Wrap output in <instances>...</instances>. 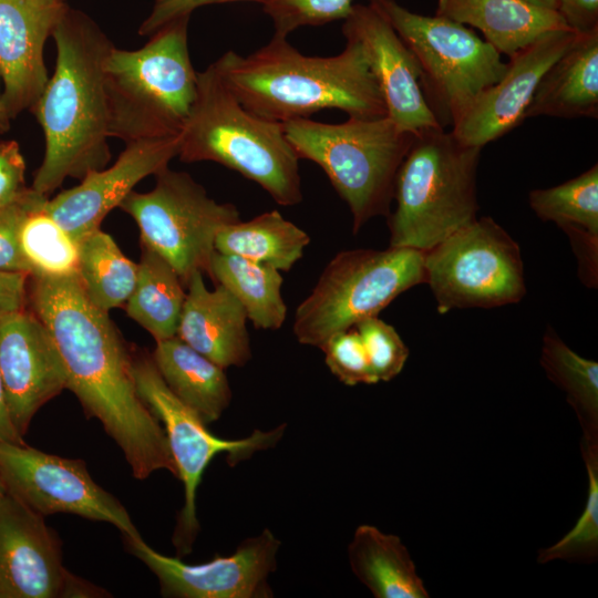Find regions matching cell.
<instances>
[{"label":"cell","mask_w":598,"mask_h":598,"mask_svg":"<svg viewBox=\"0 0 598 598\" xmlns=\"http://www.w3.org/2000/svg\"><path fill=\"white\" fill-rule=\"evenodd\" d=\"M28 302L56 346L66 389L121 447L134 477L145 480L159 470L177 477L165 431L137 394L133 357L109 312L87 299L76 274L30 276Z\"/></svg>","instance_id":"cell-1"},{"label":"cell","mask_w":598,"mask_h":598,"mask_svg":"<svg viewBox=\"0 0 598 598\" xmlns=\"http://www.w3.org/2000/svg\"><path fill=\"white\" fill-rule=\"evenodd\" d=\"M52 38L54 72L31 110L45 142L31 187L45 196L69 177L81 181L104 168L111 158L103 64L113 43L89 16L70 7Z\"/></svg>","instance_id":"cell-2"},{"label":"cell","mask_w":598,"mask_h":598,"mask_svg":"<svg viewBox=\"0 0 598 598\" xmlns=\"http://www.w3.org/2000/svg\"><path fill=\"white\" fill-rule=\"evenodd\" d=\"M225 85L257 116L278 123L327 109L349 117L386 116L379 84L360 45L347 40L331 56L305 55L274 34L254 53L227 51L213 62Z\"/></svg>","instance_id":"cell-3"},{"label":"cell","mask_w":598,"mask_h":598,"mask_svg":"<svg viewBox=\"0 0 598 598\" xmlns=\"http://www.w3.org/2000/svg\"><path fill=\"white\" fill-rule=\"evenodd\" d=\"M179 136L182 162L224 165L257 183L281 206L302 200L299 157L282 123L248 111L214 63L197 72L196 99Z\"/></svg>","instance_id":"cell-4"},{"label":"cell","mask_w":598,"mask_h":598,"mask_svg":"<svg viewBox=\"0 0 598 598\" xmlns=\"http://www.w3.org/2000/svg\"><path fill=\"white\" fill-rule=\"evenodd\" d=\"M189 18L166 24L140 49L111 48L103 64L110 137L128 143L181 134L197 93Z\"/></svg>","instance_id":"cell-5"},{"label":"cell","mask_w":598,"mask_h":598,"mask_svg":"<svg viewBox=\"0 0 598 598\" xmlns=\"http://www.w3.org/2000/svg\"><path fill=\"white\" fill-rule=\"evenodd\" d=\"M481 147L443 127L414 136L395 177L390 246L426 251L477 216Z\"/></svg>","instance_id":"cell-6"},{"label":"cell","mask_w":598,"mask_h":598,"mask_svg":"<svg viewBox=\"0 0 598 598\" xmlns=\"http://www.w3.org/2000/svg\"><path fill=\"white\" fill-rule=\"evenodd\" d=\"M282 127L299 159L318 164L347 203L354 234L370 219L388 217L395 177L415 134L389 116L349 117L340 124L306 117Z\"/></svg>","instance_id":"cell-7"},{"label":"cell","mask_w":598,"mask_h":598,"mask_svg":"<svg viewBox=\"0 0 598 598\" xmlns=\"http://www.w3.org/2000/svg\"><path fill=\"white\" fill-rule=\"evenodd\" d=\"M424 251L391 247L337 254L297 307L299 343L320 348L331 336L378 316L399 295L425 282Z\"/></svg>","instance_id":"cell-8"},{"label":"cell","mask_w":598,"mask_h":598,"mask_svg":"<svg viewBox=\"0 0 598 598\" xmlns=\"http://www.w3.org/2000/svg\"><path fill=\"white\" fill-rule=\"evenodd\" d=\"M367 1L414 54L425 99L442 126L453 125L505 73L501 53L464 24L412 12L395 0Z\"/></svg>","instance_id":"cell-9"},{"label":"cell","mask_w":598,"mask_h":598,"mask_svg":"<svg viewBox=\"0 0 598 598\" xmlns=\"http://www.w3.org/2000/svg\"><path fill=\"white\" fill-rule=\"evenodd\" d=\"M424 269L441 315L512 305L526 293L519 245L489 216L476 217L424 251Z\"/></svg>","instance_id":"cell-10"},{"label":"cell","mask_w":598,"mask_h":598,"mask_svg":"<svg viewBox=\"0 0 598 598\" xmlns=\"http://www.w3.org/2000/svg\"><path fill=\"white\" fill-rule=\"evenodd\" d=\"M155 177L150 192H131L120 208L137 224L142 245L162 256L186 287L195 272H208L218 231L238 221L239 212L209 197L185 172L167 166Z\"/></svg>","instance_id":"cell-11"},{"label":"cell","mask_w":598,"mask_h":598,"mask_svg":"<svg viewBox=\"0 0 598 598\" xmlns=\"http://www.w3.org/2000/svg\"><path fill=\"white\" fill-rule=\"evenodd\" d=\"M133 378L141 400L164 424L171 453L177 467V477L184 485V505L179 512L173 535L178 555L192 551L199 532L196 516V491L212 460L221 453L231 464L248 458L255 452L276 444L282 436L285 425L239 440L217 437L208 431L202 419L183 403L161 377L152 354L133 357Z\"/></svg>","instance_id":"cell-12"},{"label":"cell","mask_w":598,"mask_h":598,"mask_svg":"<svg viewBox=\"0 0 598 598\" xmlns=\"http://www.w3.org/2000/svg\"><path fill=\"white\" fill-rule=\"evenodd\" d=\"M6 491L42 516L73 514L141 537L121 502L91 477L83 460L49 454L25 443H0Z\"/></svg>","instance_id":"cell-13"},{"label":"cell","mask_w":598,"mask_h":598,"mask_svg":"<svg viewBox=\"0 0 598 598\" xmlns=\"http://www.w3.org/2000/svg\"><path fill=\"white\" fill-rule=\"evenodd\" d=\"M62 564L61 540L13 495L0 496V598L102 597Z\"/></svg>","instance_id":"cell-14"},{"label":"cell","mask_w":598,"mask_h":598,"mask_svg":"<svg viewBox=\"0 0 598 598\" xmlns=\"http://www.w3.org/2000/svg\"><path fill=\"white\" fill-rule=\"evenodd\" d=\"M131 554L157 577L161 594L175 598H266L268 576L276 569L280 540L269 529L247 538L229 556L189 565L165 556L142 537H124Z\"/></svg>","instance_id":"cell-15"},{"label":"cell","mask_w":598,"mask_h":598,"mask_svg":"<svg viewBox=\"0 0 598 598\" xmlns=\"http://www.w3.org/2000/svg\"><path fill=\"white\" fill-rule=\"evenodd\" d=\"M0 377L11 422L21 437L34 414L66 389L56 346L28 307L0 319Z\"/></svg>","instance_id":"cell-16"},{"label":"cell","mask_w":598,"mask_h":598,"mask_svg":"<svg viewBox=\"0 0 598 598\" xmlns=\"http://www.w3.org/2000/svg\"><path fill=\"white\" fill-rule=\"evenodd\" d=\"M126 146L110 166L89 172L80 184L44 204L45 212L78 244L101 228L106 215L120 207L145 177L156 175L178 155L181 136L138 140Z\"/></svg>","instance_id":"cell-17"},{"label":"cell","mask_w":598,"mask_h":598,"mask_svg":"<svg viewBox=\"0 0 598 598\" xmlns=\"http://www.w3.org/2000/svg\"><path fill=\"white\" fill-rule=\"evenodd\" d=\"M342 34L362 49L381 90L386 116L415 135L443 127L425 99L414 54L378 10L369 3L353 4L343 20Z\"/></svg>","instance_id":"cell-18"},{"label":"cell","mask_w":598,"mask_h":598,"mask_svg":"<svg viewBox=\"0 0 598 598\" xmlns=\"http://www.w3.org/2000/svg\"><path fill=\"white\" fill-rule=\"evenodd\" d=\"M577 34L570 29L550 31L509 56L501 80L484 90L452 125L453 135L482 148L520 125L542 76Z\"/></svg>","instance_id":"cell-19"},{"label":"cell","mask_w":598,"mask_h":598,"mask_svg":"<svg viewBox=\"0 0 598 598\" xmlns=\"http://www.w3.org/2000/svg\"><path fill=\"white\" fill-rule=\"evenodd\" d=\"M68 7L66 0H0L1 97L11 120L42 94L49 80L44 43Z\"/></svg>","instance_id":"cell-20"},{"label":"cell","mask_w":598,"mask_h":598,"mask_svg":"<svg viewBox=\"0 0 598 598\" xmlns=\"http://www.w3.org/2000/svg\"><path fill=\"white\" fill-rule=\"evenodd\" d=\"M186 288L176 336L223 369L245 365L251 349L241 303L221 285L207 289L202 271Z\"/></svg>","instance_id":"cell-21"},{"label":"cell","mask_w":598,"mask_h":598,"mask_svg":"<svg viewBox=\"0 0 598 598\" xmlns=\"http://www.w3.org/2000/svg\"><path fill=\"white\" fill-rule=\"evenodd\" d=\"M542 115L598 117V28L578 33L542 76L526 118Z\"/></svg>","instance_id":"cell-22"},{"label":"cell","mask_w":598,"mask_h":598,"mask_svg":"<svg viewBox=\"0 0 598 598\" xmlns=\"http://www.w3.org/2000/svg\"><path fill=\"white\" fill-rule=\"evenodd\" d=\"M435 14L478 29L508 58L550 31L569 29L557 10L525 0H439Z\"/></svg>","instance_id":"cell-23"},{"label":"cell","mask_w":598,"mask_h":598,"mask_svg":"<svg viewBox=\"0 0 598 598\" xmlns=\"http://www.w3.org/2000/svg\"><path fill=\"white\" fill-rule=\"evenodd\" d=\"M153 361L169 390L205 424L218 420L231 401L225 369L177 336L156 342Z\"/></svg>","instance_id":"cell-24"},{"label":"cell","mask_w":598,"mask_h":598,"mask_svg":"<svg viewBox=\"0 0 598 598\" xmlns=\"http://www.w3.org/2000/svg\"><path fill=\"white\" fill-rule=\"evenodd\" d=\"M354 576L375 598H427L423 580L399 536L362 524L348 546Z\"/></svg>","instance_id":"cell-25"},{"label":"cell","mask_w":598,"mask_h":598,"mask_svg":"<svg viewBox=\"0 0 598 598\" xmlns=\"http://www.w3.org/2000/svg\"><path fill=\"white\" fill-rule=\"evenodd\" d=\"M309 243L305 230L278 210H269L223 227L215 239V251L288 271L302 257Z\"/></svg>","instance_id":"cell-26"},{"label":"cell","mask_w":598,"mask_h":598,"mask_svg":"<svg viewBox=\"0 0 598 598\" xmlns=\"http://www.w3.org/2000/svg\"><path fill=\"white\" fill-rule=\"evenodd\" d=\"M137 265L135 287L125 303L126 313L156 342L169 339L177 333L185 286L175 269L145 245Z\"/></svg>","instance_id":"cell-27"},{"label":"cell","mask_w":598,"mask_h":598,"mask_svg":"<svg viewBox=\"0 0 598 598\" xmlns=\"http://www.w3.org/2000/svg\"><path fill=\"white\" fill-rule=\"evenodd\" d=\"M280 272L271 266L217 251L212 257L208 270L217 285L237 298L248 320L264 330L281 328L287 317Z\"/></svg>","instance_id":"cell-28"},{"label":"cell","mask_w":598,"mask_h":598,"mask_svg":"<svg viewBox=\"0 0 598 598\" xmlns=\"http://www.w3.org/2000/svg\"><path fill=\"white\" fill-rule=\"evenodd\" d=\"M540 365L566 393L582 430L580 448L598 447V363L571 350L551 327L543 337Z\"/></svg>","instance_id":"cell-29"},{"label":"cell","mask_w":598,"mask_h":598,"mask_svg":"<svg viewBox=\"0 0 598 598\" xmlns=\"http://www.w3.org/2000/svg\"><path fill=\"white\" fill-rule=\"evenodd\" d=\"M78 245L76 276L87 299L106 312L124 306L135 287L138 265L101 228Z\"/></svg>","instance_id":"cell-30"},{"label":"cell","mask_w":598,"mask_h":598,"mask_svg":"<svg viewBox=\"0 0 598 598\" xmlns=\"http://www.w3.org/2000/svg\"><path fill=\"white\" fill-rule=\"evenodd\" d=\"M47 199L48 196L34 190L19 228L20 251L30 276L76 274L79 245L45 212Z\"/></svg>","instance_id":"cell-31"},{"label":"cell","mask_w":598,"mask_h":598,"mask_svg":"<svg viewBox=\"0 0 598 598\" xmlns=\"http://www.w3.org/2000/svg\"><path fill=\"white\" fill-rule=\"evenodd\" d=\"M528 202L544 221L598 234V165L557 186L530 190Z\"/></svg>","instance_id":"cell-32"},{"label":"cell","mask_w":598,"mask_h":598,"mask_svg":"<svg viewBox=\"0 0 598 598\" xmlns=\"http://www.w3.org/2000/svg\"><path fill=\"white\" fill-rule=\"evenodd\" d=\"M588 475L586 505L575 526L559 540L538 551L539 564L554 560H596L598 554V448L581 450Z\"/></svg>","instance_id":"cell-33"},{"label":"cell","mask_w":598,"mask_h":598,"mask_svg":"<svg viewBox=\"0 0 598 598\" xmlns=\"http://www.w3.org/2000/svg\"><path fill=\"white\" fill-rule=\"evenodd\" d=\"M353 4L352 0H269L262 10L271 19L275 34L288 37L300 27L344 20Z\"/></svg>","instance_id":"cell-34"},{"label":"cell","mask_w":598,"mask_h":598,"mask_svg":"<svg viewBox=\"0 0 598 598\" xmlns=\"http://www.w3.org/2000/svg\"><path fill=\"white\" fill-rule=\"evenodd\" d=\"M354 328L361 337L378 382L395 378L409 358V349L396 330L378 316L361 320Z\"/></svg>","instance_id":"cell-35"},{"label":"cell","mask_w":598,"mask_h":598,"mask_svg":"<svg viewBox=\"0 0 598 598\" xmlns=\"http://www.w3.org/2000/svg\"><path fill=\"white\" fill-rule=\"evenodd\" d=\"M320 349L331 373L347 385L373 384L372 371L360 334L354 327L331 336Z\"/></svg>","instance_id":"cell-36"},{"label":"cell","mask_w":598,"mask_h":598,"mask_svg":"<svg viewBox=\"0 0 598 598\" xmlns=\"http://www.w3.org/2000/svg\"><path fill=\"white\" fill-rule=\"evenodd\" d=\"M33 193L29 187L20 200L0 208V270L30 275L19 247V228Z\"/></svg>","instance_id":"cell-37"},{"label":"cell","mask_w":598,"mask_h":598,"mask_svg":"<svg viewBox=\"0 0 598 598\" xmlns=\"http://www.w3.org/2000/svg\"><path fill=\"white\" fill-rule=\"evenodd\" d=\"M25 162L16 141H0V208L22 198L25 186Z\"/></svg>","instance_id":"cell-38"},{"label":"cell","mask_w":598,"mask_h":598,"mask_svg":"<svg viewBox=\"0 0 598 598\" xmlns=\"http://www.w3.org/2000/svg\"><path fill=\"white\" fill-rule=\"evenodd\" d=\"M236 1H252L264 4L269 0H153L151 11L141 23L137 32L140 35L151 37L168 23L184 17H190L200 7Z\"/></svg>","instance_id":"cell-39"},{"label":"cell","mask_w":598,"mask_h":598,"mask_svg":"<svg viewBox=\"0 0 598 598\" xmlns=\"http://www.w3.org/2000/svg\"><path fill=\"white\" fill-rule=\"evenodd\" d=\"M569 237L578 259V272L582 282L588 287H597L598 234L573 226L560 227Z\"/></svg>","instance_id":"cell-40"},{"label":"cell","mask_w":598,"mask_h":598,"mask_svg":"<svg viewBox=\"0 0 598 598\" xmlns=\"http://www.w3.org/2000/svg\"><path fill=\"white\" fill-rule=\"evenodd\" d=\"M30 275L0 270V319L28 306Z\"/></svg>","instance_id":"cell-41"},{"label":"cell","mask_w":598,"mask_h":598,"mask_svg":"<svg viewBox=\"0 0 598 598\" xmlns=\"http://www.w3.org/2000/svg\"><path fill=\"white\" fill-rule=\"evenodd\" d=\"M557 11L567 27L577 33L598 28V0H558Z\"/></svg>","instance_id":"cell-42"},{"label":"cell","mask_w":598,"mask_h":598,"mask_svg":"<svg viewBox=\"0 0 598 598\" xmlns=\"http://www.w3.org/2000/svg\"><path fill=\"white\" fill-rule=\"evenodd\" d=\"M1 442L24 443V440L17 433L11 422L0 377V443Z\"/></svg>","instance_id":"cell-43"},{"label":"cell","mask_w":598,"mask_h":598,"mask_svg":"<svg viewBox=\"0 0 598 598\" xmlns=\"http://www.w3.org/2000/svg\"><path fill=\"white\" fill-rule=\"evenodd\" d=\"M10 121H11V118L9 117V115H8V113H7L6 109H4L2 97H1V93H0V134L6 133L9 130Z\"/></svg>","instance_id":"cell-44"},{"label":"cell","mask_w":598,"mask_h":598,"mask_svg":"<svg viewBox=\"0 0 598 598\" xmlns=\"http://www.w3.org/2000/svg\"><path fill=\"white\" fill-rule=\"evenodd\" d=\"M532 4L546 8V9H553L557 10L558 7V0H525Z\"/></svg>","instance_id":"cell-45"},{"label":"cell","mask_w":598,"mask_h":598,"mask_svg":"<svg viewBox=\"0 0 598 598\" xmlns=\"http://www.w3.org/2000/svg\"><path fill=\"white\" fill-rule=\"evenodd\" d=\"M6 492H7L6 486H4V483L0 473V496H2Z\"/></svg>","instance_id":"cell-46"}]
</instances>
